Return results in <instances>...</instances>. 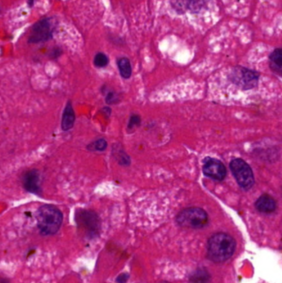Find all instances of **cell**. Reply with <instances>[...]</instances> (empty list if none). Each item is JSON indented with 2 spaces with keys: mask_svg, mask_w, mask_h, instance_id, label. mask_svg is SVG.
<instances>
[{
  "mask_svg": "<svg viewBox=\"0 0 282 283\" xmlns=\"http://www.w3.org/2000/svg\"><path fill=\"white\" fill-rule=\"evenodd\" d=\"M236 249V242L225 233L213 234L208 242V257L213 262H225L232 257Z\"/></svg>",
  "mask_w": 282,
  "mask_h": 283,
  "instance_id": "cell-1",
  "label": "cell"
},
{
  "mask_svg": "<svg viewBox=\"0 0 282 283\" xmlns=\"http://www.w3.org/2000/svg\"><path fill=\"white\" fill-rule=\"evenodd\" d=\"M36 217L39 230L43 235H53L57 233L63 221L62 211L54 205L41 206L37 212Z\"/></svg>",
  "mask_w": 282,
  "mask_h": 283,
  "instance_id": "cell-2",
  "label": "cell"
},
{
  "mask_svg": "<svg viewBox=\"0 0 282 283\" xmlns=\"http://www.w3.org/2000/svg\"><path fill=\"white\" fill-rule=\"evenodd\" d=\"M176 222L180 226L201 228L208 224L209 217L206 212L201 208H188L178 214Z\"/></svg>",
  "mask_w": 282,
  "mask_h": 283,
  "instance_id": "cell-3",
  "label": "cell"
},
{
  "mask_svg": "<svg viewBox=\"0 0 282 283\" xmlns=\"http://www.w3.org/2000/svg\"><path fill=\"white\" fill-rule=\"evenodd\" d=\"M230 169L241 187L250 189L255 183L253 172L251 167L241 158L232 160L230 163Z\"/></svg>",
  "mask_w": 282,
  "mask_h": 283,
  "instance_id": "cell-4",
  "label": "cell"
},
{
  "mask_svg": "<svg viewBox=\"0 0 282 283\" xmlns=\"http://www.w3.org/2000/svg\"><path fill=\"white\" fill-rule=\"evenodd\" d=\"M76 223L78 226L86 231L87 234H95L99 229V218L94 212L89 210H82L76 212Z\"/></svg>",
  "mask_w": 282,
  "mask_h": 283,
  "instance_id": "cell-5",
  "label": "cell"
},
{
  "mask_svg": "<svg viewBox=\"0 0 282 283\" xmlns=\"http://www.w3.org/2000/svg\"><path fill=\"white\" fill-rule=\"evenodd\" d=\"M53 26L51 19H45L38 22L33 28V34L29 43H38L45 42L53 38Z\"/></svg>",
  "mask_w": 282,
  "mask_h": 283,
  "instance_id": "cell-6",
  "label": "cell"
},
{
  "mask_svg": "<svg viewBox=\"0 0 282 283\" xmlns=\"http://www.w3.org/2000/svg\"><path fill=\"white\" fill-rule=\"evenodd\" d=\"M203 172L205 176H209L213 180L223 181L227 175V169L220 161L211 157H207L204 161Z\"/></svg>",
  "mask_w": 282,
  "mask_h": 283,
  "instance_id": "cell-7",
  "label": "cell"
},
{
  "mask_svg": "<svg viewBox=\"0 0 282 283\" xmlns=\"http://www.w3.org/2000/svg\"><path fill=\"white\" fill-rule=\"evenodd\" d=\"M24 188L29 192L35 195L42 194L41 188V175L37 170H32L27 172L24 176Z\"/></svg>",
  "mask_w": 282,
  "mask_h": 283,
  "instance_id": "cell-8",
  "label": "cell"
},
{
  "mask_svg": "<svg viewBox=\"0 0 282 283\" xmlns=\"http://www.w3.org/2000/svg\"><path fill=\"white\" fill-rule=\"evenodd\" d=\"M235 81L240 86H253L257 80V74L256 72L246 69V68H236L233 72Z\"/></svg>",
  "mask_w": 282,
  "mask_h": 283,
  "instance_id": "cell-9",
  "label": "cell"
},
{
  "mask_svg": "<svg viewBox=\"0 0 282 283\" xmlns=\"http://www.w3.org/2000/svg\"><path fill=\"white\" fill-rule=\"evenodd\" d=\"M255 207L261 213L269 214L275 211L276 209V202L270 195H262L256 200Z\"/></svg>",
  "mask_w": 282,
  "mask_h": 283,
  "instance_id": "cell-10",
  "label": "cell"
},
{
  "mask_svg": "<svg viewBox=\"0 0 282 283\" xmlns=\"http://www.w3.org/2000/svg\"><path fill=\"white\" fill-rule=\"evenodd\" d=\"M209 0H176V9L190 10V12L198 13L208 4Z\"/></svg>",
  "mask_w": 282,
  "mask_h": 283,
  "instance_id": "cell-11",
  "label": "cell"
},
{
  "mask_svg": "<svg viewBox=\"0 0 282 283\" xmlns=\"http://www.w3.org/2000/svg\"><path fill=\"white\" fill-rule=\"evenodd\" d=\"M76 121V115L71 103L68 102L65 108L62 119V128L64 131H68L73 128Z\"/></svg>",
  "mask_w": 282,
  "mask_h": 283,
  "instance_id": "cell-12",
  "label": "cell"
},
{
  "mask_svg": "<svg viewBox=\"0 0 282 283\" xmlns=\"http://www.w3.org/2000/svg\"><path fill=\"white\" fill-rule=\"evenodd\" d=\"M270 67L273 72L277 74L281 75L282 70V51L280 48H277L270 53L269 57Z\"/></svg>",
  "mask_w": 282,
  "mask_h": 283,
  "instance_id": "cell-13",
  "label": "cell"
},
{
  "mask_svg": "<svg viewBox=\"0 0 282 283\" xmlns=\"http://www.w3.org/2000/svg\"><path fill=\"white\" fill-rule=\"evenodd\" d=\"M118 67L121 76L125 79H128L132 75V66L128 58L122 57L118 60Z\"/></svg>",
  "mask_w": 282,
  "mask_h": 283,
  "instance_id": "cell-14",
  "label": "cell"
},
{
  "mask_svg": "<svg viewBox=\"0 0 282 283\" xmlns=\"http://www.w3.org/2000/svg\"><path fill=\"white\" fill-rule=\"evenodd\" d=\"M107 142L104 138H100L97 141L93 142L87 146V148L90 151H104L107 148Z\"/></svg>",
  "mask_w": 282,
  "mask_h": 283,
  "instance_id": "cell-15",
  "label": "cell"
},
{
  "mask_svg": "<svg viewBox=\"0 0 282 283\" xmlns=\"http://www.w3.org/2000/svg\"><path fill=\"white\" fill-rule=\"evenodd\" d=\"M94 63H95V67L102 68V67H105L107 65L109 64V58L105 55V53H98L95 57Z\"/></svg>",
  "mask_w": 282,
  "mask_h": 283,
  "instance_id": "cell-16",
  "label": "cell"
},
{
  "mask_svg": "<svg viewBox=\"0 0 282 283\" xmlns=\"http://www.w3.org/2000/svg\"><path fill=\"white\" fill-rule=\"evenodd\" d=\"M140 118L138 115H134V116L131 117L130 123H129V125H128V128H133V126H136V125H138L140 124Z\"/></svg>",
  "mask_w": 282,
  "mask_h": 283,
  "instance_id": "cell-17",
  "label": "cell"
},
{
  "mask_svg": "<svg viewBox=\"0 0 282 283\" xmlns=\"http://www.w3.org/2000/svg\"><path fill=\"white\" fill-rule=\"evenodd\" d=\"M128 276L127 274H123L121 276H119L117 279V281L119 283H125L126 281L128 280Z\"/></svg>",
  "mask_w": 282,
  "mask_h": 283,
  "instance_id": "cell-18",
  "label": "cell"
},
{
  "mask_svg": "<svg viewBox=\"0 0 282 283\" xmlns=\"http://www.w3.org/2000/svg\"><path fill=\"white\" fill-rule=\"evenodd\" d=\"M34 1H35V0H29V5L30 7H31L32 5H34Z\"/></svg>",
  "mask_w": 282,
  "mask_h": 283,
  "instance_id": "cell-19",
  "label": "cell"
}]
</instances>
